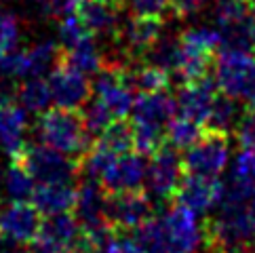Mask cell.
Wrapping results in <instances>:
<instances>
[{"instance_id":"36","label":"cell","mask_w":255,"mask_h":253,"mask_svg":"<svg viewBox=\"0 0 255 253\" xmlns=\"http://www.w3.org/2000/svg\"><path fill=\"white\" fill-rule=\"evenodd\" d=\"M209 4V0H169V11L177 19H188V17L198 15Z\"/></svg>"},{"instance_id":"22","label":"cell","mask_w":255,"mask_h":253,"mask_svg":"<svg viewBox=\"0 0 255 253\" xmlns=\"http://www.w3.org/2000/svg\"><path fill=\"white\" fill-rule=\"evenodd\" d=\"M76 201V188L74 182H51V184H36L30 203L38 209L40 215L70 213L74 209Z\"/></svg>"},{"instance_id":"28","label":"cell","mask_w":255,"mask_h":253,"mask_svg":"<svg viewBox=\"0 0 255 253\" xmlns=\"http://www.w3.org/2000/svg\"><path fill=\"white\" fill-rule=\"evenodd\" d=\"M239 121H241L239 102L230 95L217 91L213 104H211V110H209V116L205 121V126L209 131H220V133L230 135V131L236 129Z\"/></svg>"},{"instance_id":"32","label":"cell","mask_w":255,"mask_h":253,"mask_svg":"<svg viewBox=\"0 0 255 253\" xmlns=\"http://www.w3.org/2000/svg\"><path fill=\"white\" fill-rule=\"evenodd\" d=\"M21 42V23L8 8H0V59L15 51Z\"/></svg>"},{"instance_id":"6","label":"cell","mask_w":255,"mask_h":253,"mask_svg":"<svg viewBox=\"0 0 255 253\" xmlns=\"http://www.w3.org/2000/svg\"><path fill=\"white\" fill-rule=\"evenodd\" d=\"M15 160H19L30 171L36 184L74 182V177L78 175V160L61 154L44 143H25L19 158Z\"/></svg>"},{"instance_id":"30","label":"cell","mask_w":255,"mask_h":253,"mask_svg":"<svg viewBox=\"0 0 255 253\" xmlns=\"http://www.w3.org/2000/svg\"><path fill=\"white\" fill-rule=\"evenodd\" d=\"M36 188V179L19 160H13L2 175V192L8 201H30Z\"/></svg>"},{"instance_id":"12","label":"cell","mask_w":255,"mask_h":253,"mask_svg":"<svg viewBox=\"0 0 255 253\" xmlns=\"http://www.w3.org/2000/svg\"><path fill=\"white\" fill-rule=\"evenodd\" d=\"M152 215H154V205L148 192L133 190V192L108 194L106 220L114 230L131 232L145 220H150Z\"/></svg>"},{"instance_id":"10","label":"cell","mask_w":255,"mask_h":253,"mask_svg":"<svg viewBox=\"0 0 255 253\" xmlns=\"http://www.w3.org/2000/svg\"><path fill=\"white\" fill-rule=\"evenodd\" d=\"M47 80L51 89V99L57 108L80 110L93 97V87H91L89 76L68 66L63 59L47 74Z\"/></svg>"},{"instance_id":"16","label":"cell","mask_w":255,"mask_h":253,"mask_svg":"<svg viewBox=\"0 0 255 253\" xmlns=\"http://www.w3.org/2000/svg\"><path fill=\"white\" fill-rule=\"evenodd\" d=\"M217 95L215 80L211 76H200L196 80H188L181 83L179 91L175 95L177 102V114H184L188 119H192L205 126V121L211 110V104Z\"/></svg>"},{"instance_id":"35","label":"cell","mask_w":255,"mask_h":253,"mask_svg":"<svg viewBox=\"0 0 255 253\" xmlns=\"http://www.w3.org/2000/svg\"><path fill=\"white\" fill-rule=\"evenodd\" d=\"M133 15H158L169 8V0H125Z\"/></svg>"},{"instance_id":"26","label":"cell","mask_w":255,"mask_h":253,"mask_svg":"<svg viewBox=\"0 0 255 253\" xmlns=\"http://www.w3.org/2000/svg\"><path fill=\"white\" fill-rule=\"evenodd\" d=\"M63 49L55 40H40L32 47L23 49L25 57V78L28 76H47L61 61Z\"/></svg>"},{"instance_id":"39","label":"cell","mask_w":255,"mask_h":253,"mask_svg":"<svg viewBox=\"0 0 255 253\" xmlns=\"http://www.w3.org/2000/svg\"><path fill=\"white\" fill-rule=\"evenodd\" d=\"M0 253H30V249H28V245H21V243L2 239L0 241Z\"/></svg>"},{"instance_id":"40","label":"cell","mask_w":255,"mask_h":253,"mask_svg":"<svg viewBox=\"0 0 255 253\" xmlns=\"http://www.w3.org/2000/svg\"><path fill=\"white\" fill-rule=\"evenodd\" d=\"M247 207H249V211H251V218H253V222H255V184L251 186L249 194H247Z\"/></svg>"},{"instance_id":"9","label":"cell","mask_w":255,"mask_h":253,"mask_svg":"<svg viewBox=\"0 0 255 253\" xmlns=\"http://www.w3.org/2000/svg\"><path fill=\"white\" fill-rule=\"evenodd\" d=\"M162 30H165V21L158 15H133L131 19H127L123 25L118 23V30L114 32V38L118 47L129 61H139L145 57V53L152 49V44L156 42Z\"/></svg>"},{"instance_id":"42","label":"cell","mask_w":255,"mask_h":253,"mask_svg":"<svg viewBox=\"0 0 255 253\" xmlns=\"http://www.w3.org/2000/svg\"><path fill=\"white\" fill-rule=\"evenodd\" d=\"M102 2H106V4H110V6H116V8H118V6L125 2V0H102Z\"/></svg>"},{"instance_id":"25","label":"cell","mask_w":255,"mask_h":253,"mask_svg":"<svg viewBox=\"0 0 255 253\" xmlns=\"http://www.w3.org/2000/svg\"><path fill=\"white\" fill-rule=\"evenodd\" d=\"M15 102L30 114H40L44 110H49L53 99H51V89H49L47 76L21 78L19 85H17V91H15Z\"/></svg>"},{"instance_id":"14","label":"cell","mask_w":255,"mask_h":253,"mask_svg":"<svg viewBox=\"0 0 255 253\" xmlns=\"http://www.w3.org/2000/svg\"><path fill=\"white\" fill-rule=\"evenodd\" d=\"M145 177V160L143 154L137 150H129L123 154L114 156V160L104 171L99 184L108 194H121V192H133L141 190Z\"/></svg>"},{"instance_id":"41","label":"cell","mask_w":255,"mask_h":253,"mask_svg":"<svg viewBox=\"0 0 255 253\" xmlns=\"http://www.w3.org/2000/svg\"><path fill=\"white\" fill-rule=\"evenodd\" d=\"M4 99H6V89H4V83L0 80V104H2Z\"/></svg>"},{"instance_id":"18","label":"cell","mask_w":255,"mask_h":253,"mask_svg":"<svg viewBox=\"0 0 255 253\" xmlns=\"http://www.w3.org/2000/svg\"><path fill=\"white\" fill-rule=\"evenodd\" d=\"M106 205H108V192L99 182L93 179H83V184L76 188V201H74V218L78 220L80 228L95 230L110 226L106 220Z\"/></svg>"},{"instance_id":"5","label":"cell","mask_w":255,"mask_h":253,"mask_svg":"<svg viewBox=\"0 0 255 253\" xmlns=\"http://www.w3.org/2000/svg\"><path fill=\"white\" fill-rule=\"evenodd\" d=\"M184 152L186 154L181 156L184 173L220 177L230 160V139H228V133L207 129L194 146Z\"/></svg>"},{"instance_id":"3","label":"cell","mask_w":255,"mask_h":253,"mask_svg":"<svg viewBox=\"0 0 255 253\" xmlns=\"http://www.w3.org/2000/svg\"><path fill=\"white\" fill-rule=\"evenodd\" d=\"M156 220L162 234V253H198L205 245L207 226L188 207L173 203Z\"/></svg>"},{"instance_id":"2","label":"cell","mask_w":255,"mask_h":253,"mask_svg":"<svg viewBox=\"0 0 255 253\" xmlns=\"http://www.w3.org/2000/svg\"><path fill=\"white\" fill-rule=\"evenodd\" d=\"M213 80L217 91L243 102L247 112H255V55L251 51L220 49Z\"/></svg>"},{"instance_id":"24","label":"cell","mask_w":255,"mask_h":253,"mask_svg":"<svg viewBox=\"0 0 255 253\" xmlns=\"http://www.w3.org/2000/svg\"><path fill=\"white\" fill-rule=\"evenodd\" d=\"M61 59L74 70L83 72L85 76H95L108 61L104 57L102 49H99L97 40L93 38V34H89L87 38H83L78 44H74V47L66 49L63 51V55H61Z\"/></svg>"},{"instance_id":"15","label":"cell","mask_w":255,"mask_h":253,"mask_svg":"<svg viewBox=\"0 0 255 253\" xmlns=\"http://www.w3.org/2000/svg\"><path fill=\"white\" fill-rule=\"evenodd\" d=\"M42 215L30 201H8L0 207V232L2 239L30 245L38 234Z\"/></svg>"},{"instance_id":"8","label":"cell","mask_w":255,"mask_h":253,"mask_svg":"<svg viewBox=\"0 0 255 253\" xmlns=\"http://www.w3.org/2000/svg\"><path fill=\"white\" fill-rule=\"evenodd\" d=\"M181 177H184V167H181V156L175 148L162 143L158 150L150 154L143 177V186L150 196L158 198V201H169L175 196Z\"/></svg>"},{"instance_id":"17","label":"cell","mask_w":255,"mask_h":253,"mask_svg":"<svg viewBox=\"0 0 255 253\" xmlns=\"http://www.w3.org/2000/svg\"><path fill=\"white\" fill-rule=\"evenodd\" d=\"M28 112L17 104L4 99L0 104V152L15 160L25 148V137H28Z\"/></svg>"},{"instance_id":"34","label":"cell","mask_w":255,"mask_h":253,"mask_svg":"<svg viewBox=\"0 0 255 253\" xmlns=\"http://www.w3.org/2000/svg\"><path fill=\"white\" fill-rule=\"evenodd\" d=\"M57 36H59V47L66 51L70 47H74V44H78L83 38H87L89 32L83 25V21H80L74 13H66V15L59 17Z\"/></svg>"},{"instance_id":"13","label":"cell","mask_w":255,"mask_h":253,"mask_svg":"<svg viewBox=\"0 0 255 253\" xmlns=\"http://www.w3.org/2000/svg\"><path fill=\"white\" fill-rule=\"evenodd\" d=\"M224 192H226V184L220 177L184 173L173 198H175V203L188 207V209H192L194 213L205 215L220 207Z\"/></svg>"},{"instance_id":"20","label":"cell","mask_w":255,"mask_h":253,"mask_svg":"<svg viewBox=\"0 0 255 253\" xmlns=\"http://www.w3.org/2000/svg\"><path fill=\"white\" fill-rule=\"evenodd\" d=\"M70 13H74L93 36H114L118 30L116 6L102 0H70Z\"/></svg>"},{"instance_id":"45","label":"cell","mask_w":255,"mask_h":253,"mask_svg":"<svg viewBox=\"0 0 255 253\" xmlns=\"http://www.w3.org/2000/svg\"><path fill=\"white\" fill-rule=\"evenodd\" d=\"M0 241H2V232H0Z\"/></svg>"},{"instance_id":"7","label":"cell","mask_w":255,"mask_h":253,"mask_svg":"<svg viewBox=\"0 0 255 253\" xmlns=\"http://www.w3.org/2000/svg\"><path fill=\"white\" fill-rule=\"evenodd\" d=\"M91 87H93V97L110 110L114 119L129 116L135 102V91L125 76V63L106 61V66L95 74Z\"/></svg>"},{"instance_id":"31","label":"cell","mask_w":255,"mask_h":253,"mask_svg":"<svg viewBox=\"0 0 255 253\" xmlns=\"http://www.w3.org/2000/svg\"><path fill=\"white\" fill-rule=\"evenodd\" d=\"M102 146H106L114 154H123V152L133 150V131L131 125H127L123 119L112 121L106 129L97 135V139Z\"/></svg>"},{"instance_id":"23","label":"cell","mask_w":255,"mask_h":253,"mask_svg":"<svg viewBox=\"0 0 255 253\" xmlns=\"http://www.w3.org/2000/svg\"><path fill=\"white\" fill-rule=\"evenodd\" d=\"M125 76L133 87V91L139 93H154L165 91L171 83V74L154 63L139 59V61H127L125 63Z\"/></svg>"},{"instance_id":"33","label":"cell","mask_w":255,"mask_h":253,"mask_svg":"<svg viewBox=\"0 0 255 253\" xmlns=\"http://www.w3.org/2000/svg\"><path fill=\"white\" fill-rule=\"evenodd\" d=\"M80 119H83L91 137H97V135L102 133L108 125H110L112 121H116L114 116L110 114V110H108L102 102H97L95 97L89 99V102L80 108Z\"/></svg>"},{"instance_id":"1","label":"cell","mask_w":255,"mask_h":253,"mask_svg":"<svg viewBox=\"0 0 255 253\" xmlns=\"http://www.w3.org/2000/svg\"><path fill=\"white\" fill-rule=\"evenodd\" d=\"M36 135H38L40 143L74 160H78L91 146V135L80 119V112L57 106L38 114Z\"/></svg>"},{"instance_id":"21","label":"cell","mask_w":255,"mask_h":253,"mask_svg":"<svg viewBox=\"0 0 255 253\" xmlns=\"http://www.w3.org/2000/svg\"><path fill=\"white\" fill-rule=\"evenodd\" d=\"M234 131L239 139V154L234 156L230 179L255 182V112L241 116Z\"/></svg>"},{"instance_id":"4","label":"cell","mask_w":255,"mask_h":253,"mask_svg":"<svg viewBox=\"0 0 255 253\" xmlns=\"http://www.w3.org/2000/svg\"><path fill=\"white\" fill-rule=\"evenodd\" d=\"M213 25L220 32V49L255 51V19L247 0H215Z\"/></svg>"},{"instance_id":"19","label":"cell","mask_w":255,"mask_h":253,"mask_svg":"<svg viewBox=\"0 0 255 253\" xmlns=\"http://www.w3.org/2000/svg\"><path fill=\"white\" fill-rule=\"evenodd\" d=\"M129 114L133 123L167 126V123L177 114V102L171 93H167V89L154 93H139L135 97Z\"/></svg>"},{"instance_id":"27","label":"cell","mask_w":255,"mask_h":253,"mask_svg":"<svg viewBox=\"0 0 255 253\" xmlns=\"http://www.w3.org/2000/svg\"><path fill=\"white\" fill-rule=\"evenodd\" d=\"M177 42L181 49L196 53V55H203V57H211V59L222 47V38L215 25H203V23L186 28L179 34Z\"/></svg>"},{"instance_id":"11","label":"cell","mask_w":255,"mask_h":253,"mask_svg":"<svg viewBox=\"0 0 255 253\" xmlns=\"http://www.w3.org/2000/svg\"><path fill=\"white\" fill-rule=\"evenodd\" d=\"M80 234L83 228L72 211L49 215L47 220H42L38 234L30 243V253H66L78 247Z\"/></svg>"},{"instance_id":"43","label":"cell","mask_w":255,"mask_h":253,"mask_svg":"<svg viewBox=\"0 0 255 253\" xmlns=\"http://www.w3.org/2000/svg\"><path fill=\"white\" fill-rule=\"evenodd\" d=\"M247 2H249V11H251L253 19H255V0H247Z\"/></svg>"},{"instance_id":"38","label":"cell","mask_w":255,"mask_h":253,"mask_svg":"<svg viewBox=\"0 0 255 253\" xmlns=\"http://www.w3.org/2000/svg\"><path fill=\"white\" fill-rule=\"evenodd\" d=\"M99 253H141V251H139L137 245H135V241L131 237L116 234V230H114Z\"/></svg>"},{"instance_id":"37","label":"cell","mask_w":255,"mask_h":253,"mask_svg":"<svg viewBox=\"0 0 255 253\" xmlns=\"http://www.w3.org/2000/svg\"><path fill=\"white\" fill-rule=\"evenodd\" d=\"M34 6L44 19H59L70 13V0H34Z\"/></svg>"},{"instance_id":"44","label":"cell","mask_w":255,"mask_h":253,"mask_svg":"<svg viewBox=\"0 0 255 253\" xmlns=\"http://www.w3.org/2000/svg\"><path fill=\"white\" fill-rule=\"evenodd\" d=\"M66 253H93V251H87V249H70V251H66Z\"/></svg>"},{"instance_id":"29","label":"cell","mask_w":255,"mask_h":253,"mask_svg":"<svg viewBox=\"0 0 255 253\" xmlns=\"http://www.w3.org/2000/svg\"><path fill=\"white\" fill-rule=\"evenodd\" d=\"M203 129L205 126L200 123L188 119L184 114H175L165 126V143H169L177 152H184L200 139V135L205 133Z\"/></svg>"}]
</instances>
